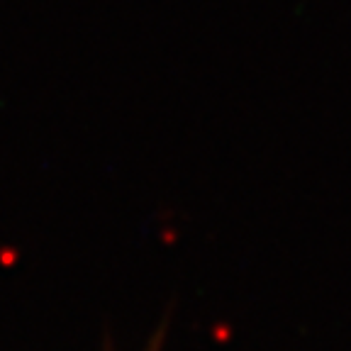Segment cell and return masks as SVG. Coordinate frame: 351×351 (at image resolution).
I'll list each match as a JSON object with an SVG mask.
<instances>
[{"label":"cell","mask_w":351,"mask_h":351,"mask_svg":"<svg viewBox=\"0 0 351 351\" xmlns=\"http://www.w3.org/2000/svg\"><path fill=\"white\" fill-rule=\"evenodd\" d=\"M159 349H161V335H159V339L154 341V344H152V349H149V351H159Z\"/></svg>","instance_id":"1"}]
</instances>
